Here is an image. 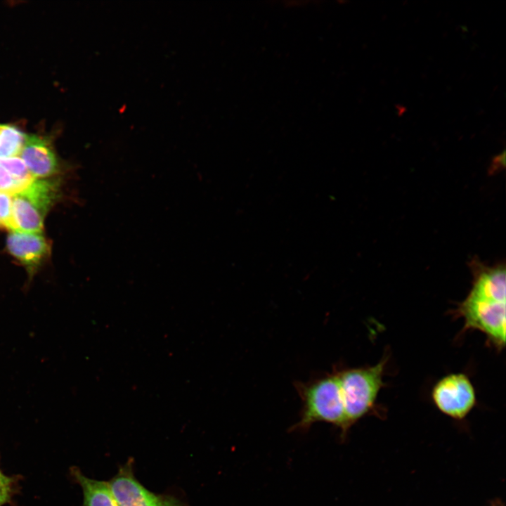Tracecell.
Instances as JSON below:
<instances>
[{"label": "cell", "instance_id": "7", "mask_svg": "<svg viewBox=\"0 0 506 506\" xmlns=\"http://www.w3.org/2000/svg\"><path fill=\"white\" fill-rule=\"evenodd\" d=\"M7 248L30 273L50 253L49 243L40 233L11 231L7 238Z\"/></svg>", "mask_w": 506, "mask_h": 506}, {"label": "cell", "instance_id": "11", "mask_svg": "<svg viewBox=\"0 0 506 506\" xmlns=\"http://www.w3.org/2000/svg\"><path fill=\"white\" fill-rule=\"evenodd\" d=\"M0 166L6 169L24 188L34 178L23 160L18 157L0 158Z\"/></svg>", "mask_w": 506, "mask_h": 506}, {"label": "cell", "instance_id": "13", "mask_svg": "<svg viewBox=\"0 0 506 506\" xmlns=\"http://www.w3.org/2000/svg\"><path fill=\"white\" fill-rule=\"evenodd\" d=\"M23 188L3 167L0 166V192L14 194Z\"/></svg>", "mask_w": 506, "mask_h": 506}, {"label": "cell", "instance_id": "12", "mask_svg": "<svg viewBox=\"0 0 506 506\" xmlns=\"http://www.w3.org/2000/svg\"><path fill=\"white\" fill-rule=\"evenodd\" d=\"M13 195L0 192V228L11 229Z\"/></svg>", "mask_w": 506, "mask_h": 506}, {"label": "cell", "instance_id": "10", "mask_svg": "<svg viewBox=\"0 0 506 506\" xmlns=\"http://www.w3.org/2000/svg\"><path fill=\"white\" fill-rule=\"evenodd\" d=\"M26 134L10 124H0V158L16 157L20 154Z\"/></svg>", "mask_w": 506, "mask_h": 506}, {"label": "cell", "instance_id": "4", "mask_svg": "<svg viewBox=\"0 0 506 506\" xmlns=\"http://www.w3.org/2000/svg\"><path fill=\"white\" fill-rule=\"evenodd\" d=\"M55 181L34 179L13 194L11 231L41 233L45 215L56 200Z\"/></svg>", "mask_w": 506, "mask_h": 506}, {"label": "cell", "instance_id": "15", "mask_svg": "<svg viewBox=\"0 0 506 506\" xmlns=\"http://www.w3.org/2000/svg\"><path fill=\"white\" fill-rule=\"evenodd\" d=\"M492 506H504L500 501L495 502Z\"/></svg>", "mask_w": 506, "mask_h": 506}, {"label": "cell", "instance_id": "3", "mask_svg": "<svg viewBox=\"0 0 506 506\" xmlns=\"http://www.w3.org/2000/svg\"><path fill=\"white\" fill-rule=\"evenodd\" d=\"M387 358L372 366L336 370L348 429L375 405L384 386L383 374Z\"/></svg>", "mask_w": 506, "mask_h": 506}, {"label": "cell", "instance_id": "16", "mask_svg": "<svg viewBox=\"0 0 506 506\" xmlns=\"http://www.w3.org/2000/svg\"><path fill=\"white\" fill-rule=\"evenodd\" d=\"M6 476L0 472V479L4 478Z\"/></svg>", "mask_w": 506, "mask_h": 506}, {"label": "cell", "instance_id": "14", "mask_svg": "<svg viewBox=\"0 0 506 506\" xmlns=\"http://www.w3.org/2000/svg\"><path fill=\"white\" fill-rule=\"evenodd\" d=\"M11 480L7 476L0 479V506L5 504L10 498Z\"/></svg>", "mask_w": 506, "mask_h": 506}, {"label": "cell", "instance_id": "8", "mask_svg": "<svg viewBox=\"0 0 506 506\" xmlns=\"http://www.w3.org/2000/svg\"><path fill=\"white\" fill-rule=\"evenodd\" d=\"M21 159L34 178L48 177L58 169L56 156L49 143L36 135H27Z\"/></svg>", "mask_w": 506, "mask_h": 506}, {"label": "cell", "instance_id": "9", "mask_svg": "<svg viewBox=\"0 0 506 506\" xmlns=\"http://www.w3.org/2000/svg\"><path fill=\"white\" fill-rule=\"evenodd\" d=\"M72 474L82 490V506H118L107 481L89 478L77 467Z\"/></svg>", "mask_w": 506, "mask_h": 506}, {"label": "cell", "instance_id": "5", "mask_svg": "<svg viewBox=\"0 0 506 506\" xmlns=\"http://www.w3.org/2000/svg\"><path fill=\"white\" fill-rule=\"evenodd\" d=\"M134 461L129 458L108 482L118 506H186L179 498L150 491L136 477Z\"/></svg>", "mask_w": 506, "mask_h": 506}, {"label": "cell", "instance_id": "6", "mask_svg": "<svg viewBox=\"0 0 506 506\" xmlns=\"http://www.w3.org/2000/svg\"><path fill=\"white\" fill-rule=\"evenodd\" d=\"M432 400L438 409L455 419L464 418L476 403V392L463 373L449 374L434 386Z\"/></svg>", "mask_w": 506, "mask_h": 506}, {"label": "cell", "instance_id": "1", "mask_svg": "<svg viewBox=\"0 0 506 506\" xmlns=\"http://www.w3.org/2000/svg\"><path fill=\"white\" fill-rule=\"evenodd\" d=\"M505 266L478 269L472 290L453 313L463 318L462 332H483L498 350L505 344Z\"/></svg>", "mask_w": 506, "mask_h": 506}, {"label": "cell", "instance_id": "2", "mask_svg": "<svg viewBox=\"0 0 506 506\" xmlns=\"http://www.w3.org/2000/svg\"><path fill=\"white\" fill-rule=\"evenodd\" d=\"M295 388L301 399L302 409L299 421L291 429L307 430L313 424L324 422L339 427L344 438L349 429L336 370L311 382H297Z\"/></svg>", "mask_w": 506, "mask_h": 506}]
</instances>
